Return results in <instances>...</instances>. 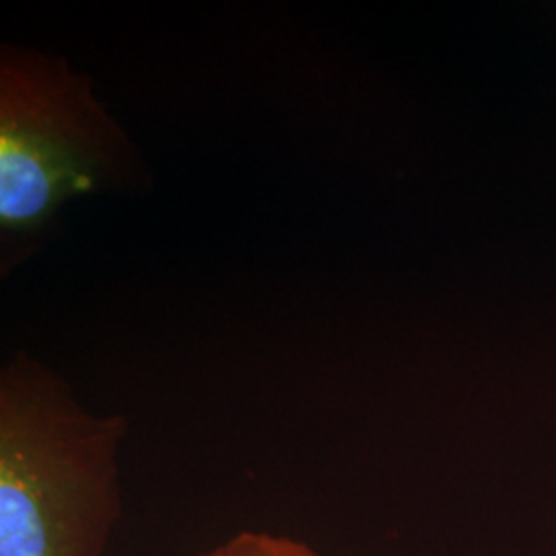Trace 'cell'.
Instances as JSON below:
<instances>
[{
  "mask_svg": "<svg viewBox=\"0 0 556 556\" xmlns=\"http://www.w3.org/2000/svg\"><path fill=\"white\" fill-rule=\"evenodd\" d=\"M126 418L100 417L29 355L0 374V556H103Z\"/></svg>",
  "mask_w": 556,
  "mask_h": 556,
  "instance_id": "obj_1",
  "label": "cell"
},
{
  "mask_svg": "<svg viewBox=\"0 0 556 556\" xmlns=\"http://www.w3.org/2000/svg\"><path fill=\"white\" fill-rule=\"evenodd\" d=\"M135 144L66 60L17 46L0 54L2 270L27 256L64 202L139 186Z\"/></svg>",
  "mask_w": 556,
  "mask_h": 556,
  "instance_id": "obj_2",
  "label": "cell"
},
{
  "mask_svg": "<svg viewBox=\"0 0 556 556\" xmlns=\"http://www.w3.org/2000/svg\"><path fill=\"white\" fill-rule=\"evenodd\" d=\"M204 556H321L312 546L287 536L241 532Z\"/></svg>",
  "mask_w": 556,
  "mask_h": 556,
  "instance_id": "obj_3",
  "label": "cell"
}]
</instances>
